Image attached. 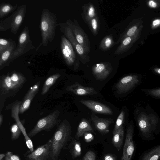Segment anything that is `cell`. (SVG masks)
Segmentation results:
<instances>
[{"instance_id": "1", "label": "cell", "mask_w": 160, "mask_h": 160, "mask_svg": "<svg viewBox=\"0 0 160 160\" xmlns=\"http://www.w3.org/2000/svg\"><path fill=\"white\" fill-rule=\"evenodd\" d=\"M151 108L139 107L136 109L135 117L139 134L144 140H154V134L160 132V119Z\"/></svg>"}, {"instance_id": "2", "label": "cell", "mask_w": 160, "mask_h": 160, "mask_svg": "<svg viewBox=\"0 0 160 160\" xmlns=\"http://www.w3.org/2000/svg\"><path fill=\"white\" fill-rule=\"evenodd\" d=\"M72 127L66 119L62 121L57 126L56 130L51 138V160H58L62 150L67 149L71 138Z\"/></svg>"}, {"instance_id": "3", "label": "cell", "mask_w": 160, "mask_h": 160, "mask_svg": "<svg viewBox=\"0 0 160 160\" xmlns=\"http://www.w3.org/2000/svg\"><path fill=\"white\" fill-rule=\"evenodd\" d=\"M58 26L56 14L48 9H42L40 19V29L42 36V42L36 50L42 45L46 47L49 42L53 40L56 34V27Z\"/></svg>"}, {"instance_id": "4", "label": "cell", "mask_w": 160, "mask_h": 160, "mask_svg": "<svg viewBox=\"0 0 160 160\" xmlns=\"http://www.w3.org/2000/svg\"><path fill=\"white\" fill-rule=\"evenodd\" d=\"M26 4L22 5L10 16L0 21V31L3 32L10 29L14 35L18 32L25 17L27 11Z\"/></svg>"}, {"instance_id": "5", "label": "cell", "mask_w": 160, "mask_h": 160, "mask_svg": "<svg viewBox=\"0 0 160 160\" xmlns=\"http://www.w3.org/2000/svg\"><path fill=\"white\" fill-rule=\"evenodd\" d=\"M60 112L55 110L48 115L40 119L34 128L28 133V135L32 138L40 132L51 131L55 126H57L62 121L58 119Z\"/></svg>"}, {"instance_id": "6", "label": "cell", "mask_w": 160, "mask_h": 160, "mask_svg": "<svg viewBox=\"0 0 160 160\" xmlns=\"http://www.w3.org/2000/svg\"><path fill=\"white\" fill-rule=\"evenodd\" d=\"M35 48L30 38L28 27L26 26L20 34L18 45L12 52L8 66L15 59Z\"/></svg>"}, {"instance_id": "7", "label": "cell", "mask_w": 160, "mask_h": 160, "mask_svg": "<svg viewBox=\"0 0 160 160\" xmlns=\"http://www.w3.org/2000/svg\"><path fill=\"white\" fill-rule=\"evenodd\" d=\"M58 26L59 27L60 31L71 43L80 61L84 64L89 62L90 60L89 56L85 52L83 47L78 43L71 29L66 22L58 23Z\"/></svg>"}, {"instance_id": "8", "label": "cell", "mask_w": 160, "mask_h": 160, "mask_svg": "<svg viewBox=\"0 0 160 160\" xmlns=\"http://www.w3.org/2000/svg\"><path fill=\"white\" fill-rule=\"evenodd\" d=\"M60 44L62 56L65 62L68 66H73L74 70H77L79 66L80 60L71 43L64 35H62Z\"/></svg>"}, {"instance_id": "9", "label": "cell", "mask_w": 160, "mask_h": 160, "mask_svg": "<svg viewBox=\"0 0 160 160\" xmlns=\"http://www.w3.org/2000/svg\"><path fill=\"white\" fill-rule=\"evenodd\" d=\"M66 23L71 29L76 40L83 47L85 52L88 54L90 50V45L88 37L77 21L74 19L72 21L68 20Z\"/></svg>"}, {"instance_id": "10", "label": "cell", "mask_w": 160, "mask_h": 160, "mask_svg": "<svg viewBox=\"0 0 160 160\" xmlns=\"http://www.w3.org/2000/svg\"><path fill=\"white\" fill-rule=\"evenodd\" d=\"M134 126L132 121L130 122L127 130L121 160H132L135 149L133 137Z\"/></svg>"}, {"instance_id": "11", "label": "cell", "mask_w": 160, "mask_h": 160, "mask_svg": "<svg viewBox=\"0 0 160 160\" xmlns=\"http://www.w3.org/2000/svg\"><path fill=\"white\" fill-rule=\"evenodd\" d=\"M52 143L51 138L45 144L24 156L26 157V160H51Z\"/></svg>"}, {"instance_id": "12", "label": "cell", "mask_w": 160, "mask_h": 160, "mask_svg": "<svg viewBox=\"0 0 160 160\" xmlns=\"http://www.w3.org/2000/svg\"><path fill=\"white\" fill-rule=\"evenodd\" d=\"M141 78L136 75H130L122 78L115 87L118 94H125L137 86Z\"/></svg>"}, {"instance_id": "13", "label": "cell", "mask_w": 160, "mask_h": 160, "mask_svg": "<svg viewBox=\"0 0 160 160\" xmlns=\"http://www.w3.org/2000/svg\"><path fill=\"white\" fill-rule=\"evenodd\" d=\"M112 64L108 62H102L93 65L92 68V73L95 78L102 81L106 79L112 70Z\"/></svg>"}, {"instance_id": "14", "label": "cell", "mask_w": 160, "mask_h": 160, "mask_svg": "<svg viewBox=\"0 0 160 160\" xmlns=\"http://www.w3.org/2000/svg\"><path fill=\"white\" fill-rule=\"evenodd\" d=\"M79 102L93 112L101 114L112 115V110L108 107L99 102L88 100L82 99Z\"/></svg>"}, {"instance_id": "15", "label": "cell", "mask_w": 160, "mask_h": 160, "mask_svg": "<svg viewBox=\"0 0 160 160\" xmlns=\"http://www.w3.org/2000/svg\"><path fill=\"white\" fill-rule=\"evenodd\" d=\"M91 118L95 128L101 133H108L110 125L114 122L113 119L112 118H101L93 113L91 115Z\"/></svg>"}, {"instance_id": "16", "label": "cell", "mask_w": 160, "mask_h": 160, "mask_svg": "<svg viewBox=\"0 0 160 160\" xmlns=\"http://www.w3.org/2000/svg\"><path fill=\"white\" fill-rule=\"evenodd\" d=\"M14 92L10 77V74L8 72L3 75L0 79V96H8L12 95Z\"/></svg>"}, {"instance_id": "17", "label": "cell", "mask_w": 160, "mask_h": 160, "mask_svg": "<svg viewBox=\"0 0 160 160\" xmlns=\"http://www.w3.org/2000/svg\"><path fill=\"white\" fill-rule=\"evenodd\" d=\"M66 90L75 94L80 96L92 95L98 93L93 88L83 86L77 82L72 85L68 86Z\"/></svg>"}, {"instance_id": "18", "label": "cell", "mask_w": 160, "mask_h": 160, "mask_svg": "<svg viewBox=\"0 0 160 160\" xmlns=\"http://www.w3.org/2000/svg\"><path fill=\"white\" fill-rule=\"evenodd\" d=\"M82 8V12L81 16L87 24L91 19L97 16L96 9L92 3L89 2L83 5Z\"/></svg>"}, {"instance_id": "19", "label": "cell", "mask_w": 160, "mask_h": 160, "mask_svg": "<svg viewBox=\"0 0 160 160\" xmlns=\"http://www.w3.org/2000/svg\"><path fill=\"white\" fill-rule=\"evenodd\" d=\"M160 160V144L144 152L138 160Z\"/></svg>"}, {"instance_id": "20", "label": "cell", "mask_w": 160, "mask_h": 160, "mask_svg": "<svg viewBox=\"0 0 160 160\" xmlns=\"http://www.w3.org/2000/svg\"><path fill=\"white\" fill-rule=\"evenodd\" d=\"M10 77L13 91L15 93L22 86L26 81V78L22 73L16 71L11 72Z\"/></svg>"}, {"instance_id": "21", "label": "cell", "mask_w": 160, "mask_h": 160, "mask_svg": "<svg viewBox=\"0 0 160 160\" xmlns=\"http://www.w3.org/2000/svg\"><path fill=\"white\" fill-rule=\"evenodd\" d=\"M16 47V43L15 42L0 55V70L8 66L9 61Z\"/></svg>"}, {"instance_id": "22", "label": "cell", "mask_w": 160, "mask_h": 160, "mask_svg": "<svg viewBox=\"0 0 160 160\" xmlns=\"http://www.w3.org/2000/svg\"><path fill=\"white\" fill-rule=\"evenodd\" d=\"M93 129L89 122L85 118H82L79 123L76 133L75 138L78 140L83 136L86 132H93Z\"/></svg>"}, {"instance_id": "23", "label": "cell", "mask_w": 160, "mask_h": 160, "mask_svg": "<svg viewBox=\"0 0 160 160\" xmlns=\"http://www.w3.org/2000/svg\"><path fill=\"white\" fill-rule=\"evenodd\" d=\"M68 149L73 159L80 156L82 154L80 142L73 138H72L71 141L68 146Z\"/></svg>"}, {"instance_id": "24", "label": "cell", "mask_w": 160, "mask_h": 160, "mask_svg": "<svg viewBox=\"0 0 160 160\" xmlns=\"http://www.w3.org/2000/svg\"><path fill=\"white\" fill-rule=\"evenodd\" d=\"M113 135L112 143L118 151H119L122 147L123 142L124 135L123 127L113 133Z\"/></svg>"}, {"instance_id": "25", "label": "cell", "mask_w": 160, "mask_h": 160, "mask_svg": "<svg viewBox=\"0 0 160 160\" xmlns=\"http://www.w3.org/2000/svg\"><path fill=\"white\" fill-rule=\"evenodd\" d=\"M115 44L112 35L105 36L101 41L99 46V49L102 51H107L110 49Z\"/></svg>"}, {"instance_id": "26", "label": "cell", "mask_w": 160, "mask_h": 160, "mask_svg": "<svg viewBox=\"0 0 160 160\" xmlns=\"http://www.w3.org/2000/svg\"><path fill=\"white\" fill-rule=\"evenodd\" d=\"M17 4H12L8 2L1 3L0 4V18L8 15L17 8Z\"/></svg>"}, {"instance_id": "27", "label": "cell", "mask_w": 160, "mask_h": 160, "mask_svg": "<svg viewBox=\"0 0 160 160\" xmlns=\"http://www.w3.org/2000/svg\"><path fill=\"white\" fill-rule=\"evenodd\" d=\"M61 76L60 74L57 73L49 76L44 82L42 88L41 94L43 95L47 93L51 87Z\"/></svg>"}, {"instance_id": "28", "label": "cell", "mask_w": 160, "mask_h": 160, "mask_svg": "<svg viewBox=\"0 0 160 160\" xmlns=\"http://www.w3.org/2000/svg\"><path fill=\"white\" fill-rule=\"evenodd\" d=\"M36 95H31L28 96H25L23 101L21 102L19 109V113L22 114L30 108L31 103Z\"/></svg>"}, {"instance_id": "29", "label": "cell", "mask_w": 160, "mask_h": 160, "mask_svg": "<svg viewBox=\"0 0 160 160\" xmlns=\"http://www.w3.org/2000/svg\"><path fill=\"white\" fill-rule=\"evenodd\" d=\"M94 36L97 35L100 28V21L98 16L91 19L87 24Z\"/></svg>"}, {"instance_id": "30", "label": "cell", "mask_w": 160, "mask_h": 160, "mask_svg": "<svg viewBox=\"0 0 160 160\" xmlns=\"http://www.w3.org/2000/svg\"><path fill=\"white\" fill-rule=\"evenodd\" d=\"M10 130L11 132V139L13 141L18 139L22 132L20 127L17 122L11 126Z\"/></svg>"}, {"instance_id": "31", "label": "cell", "mask_w": 160, "mask_h": 160, "mask_svg": "<svg viewBox=\"0 0 160 160\" xmlns=\"http://www.w3.org/2000/svg\"><path fill=\"white\" fill-rule=\"evenodd\" d=\"M125 113L124 111L121 112L116 120L114 128L113 131V133L116 132L120 128L123 127L125 121Z\"/></svg>"}, {"instance_id": "32", "label": "cell", "mask_w": 160, "mask_h": 160, "mask_svg": "<svg viewBox=\"0 0 160 160\" xmlns=\"http://www.w3.org/2000/svg\"><path fill=\"white\" fill-rule=\"evenodd\" d=\"M15 42L11 38L6 39L1 38L0 39V55Z\"/></svg>"}, {"instance_id": "33", "label": "cell", "mask_w": 160, "mask_h": 160, "mask_svg": "<svg viewBox=\"0 0 160 160\" xmlns=\"http://www.w3.org/2000/svg\"><path fill=\"white\" fill-rule=\"evenodd\" d=\"M146 94L154 97L160 98V88L152 89H142Z\"/></svg>"}, {"instance_id": "34", "label": "cell", "mask_w": 160, "mask_h": 160, "mask_svg": "<svg viewBox=\"0 0 160 160\" xmlns=\"http://www.w3.org/2000/svg\"><path fill=\"white\" fill-rule=\"evenodd\" d=\"M40 83V82H38L31 87L28 90L25 96H28L31 95H36L38 91Z\"/></svg>"}, {"instance_id": "35", "label": "cell", "mask_w": 160, "mask_h": 160, "mask_svg": "<svg viewBox=\"0 0 160 160\" xmlns=\"http://www.w3.org/2000/svg\"><path fill=\"white\" fill-rule=\"evenodd\" d=\"M5 155L4 160H21L18 155L13 154L11 151L7 152Z\"/></svg>"}, {"instance_id": "36", "label": "cell", "mask_w": 160, "mask_h": 160, "mask_svg": "<svg viewBox=\"0 0 160 160\" xmlns=\"http://www.w3.org/2000/svg\"><path fill=\"white\" fill-rule=\"evenodd\" d=\"M96 155L92 151H88L83 156L82 160H95Z\"/></svg>"}, {"instance_id": "37", "label": "cell", "mask_w": 160, "mask_h": 160, "mask_svg": "<svg viewBox=\"0 0 160 160\" xmlns=\"http://www.w3.org/2000/svg\"><path fill=\"white\" fill-rule=\"evenodd\" d=\"M84 139L87 142H89L94 139V136L90 132H86L83 135Z\"/></svg>"}, {"instance_id": "38", "label": "cell", "mask_w": 160, "mask_h": 160, "mask_svg": "<svg viewBox=\"0 0 160 160\" xmlns=\"http://www.w3.org/2000/svg\"><path fill=\"white\" fill-rule=\"evenodd\" d=\"M117 158L114 155L111 154L105 155L103 158V160H116Z\"/></svg>"}, {"instance_id": "39", "label": "cell", "mask_w": 160, "mask_h": 160, "mask_svg": "<svg viewBox=\"0 0 160 160\" xmlns=\"http://www.w3.org/2000/svg\"><path fill=\"white\" fill-rule=\"evenodd\" d=\"M149 4L150 6L152 7L155 8L157 6L156 3L152 0H151L149 1Z\"/></svg>"}, {"instance_id": "40", "label": "cell", "mask_w": 160, "mask_h": 160, "mask_svg": "<svg viewBox=\"0 0 160 160\" xmlns=\"http://www.w3.org/2000/svg\"><path fill=\"white\" fill-rule=\"evenodd\" d=\"M160 23V20L156 19L154 20L152 22V24L153 26H155Z\"/></svg>"}, {"instance_id": "41", "label": "cell", "mask_w": 160, "mask_h": 160, "mask_svg": "<svg viewBox=\"0 0 160 160\" xmlns=\"http://www.w3.org/2000/svg\"><path fill=\"white\" fill-rule=\"evenodd\" d=\"M3 115L0 113V127H1L3 121Z\"/></svg>"}, {"instance_id": "42", "label": "cell", "mask_w": 160, "mask_h": 160, "mask_svg": "<svg viewBox=\"0 0 160 160\" xmlns=\"http://www.w3.org/2000/svg\"><path fill=\"white\" fill-rule=\"evenodd\" d=\"M6 156L5 154L1 153L0 154V160H1L4 158Z\"/></svg>"}, {"instance_id": "43", "label": "cell", "mask_w": 160, "mask_h": 160, "mask_svg": "<svg viewBox=\"0 0 160 160\" xmlns=\"http://www.w3.org/2000/svg\"><path fill=\"white\" fill-rule=\"evenodd\" d=\"M156 72L157 73L160 74V68L158 69H156L155 70Z\"/></svg>"}, {"instance_id": "44", "label": "cell", "mask_w": 160, "mask_h": 160, "mask_svg": "<svg viewBox=\"0 0 160 160\" xmlns=\"http://www.w3.org/2000/svg\"><path fill=\"white\" fill-rule=\"evenodd\" d=\"M3 160V159H2V160Z\"/></svg>"}]
</instances>
